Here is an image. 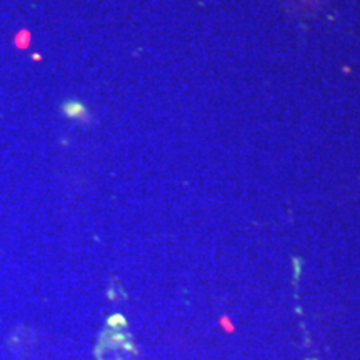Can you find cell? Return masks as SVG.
Here are the masks:
<instances>
[{
	"label": "cell",
	"mask_w": 360,
	"mask_h": 360,
	"mask_svg": "<svg viewBox=\"0 0 360 360\" xmlns=\"http://www.w3.org/2000/svg\"><path fill=\"white\" fill-rule=\"evenodd\" d=\"M64 112L67 114V117H72V119H79V117H84L85 109L79 102H67L65 105H64Z\"/></svg>",
	"instance_id": "obj_1"
}]
</instances>
